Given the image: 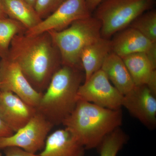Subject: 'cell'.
Masks as SVG:
<instances>
[{"label": "cell", "instance_id": "cell-1", "mask_svg": "<svg viewBox=\"0 0 156 156\" xmlns=\"http://www.w3.org/2000/svg\"><path fill=\"white\" fill-rule=\"evenodd\" d=\"M6 58L16 62L32 87L41 93L62 66L60 53L48 32L34 36L16 35Z\"/></svg>", "mask_w": 156, "mask_h": 156}, {"label": "cell", "instance_id": "cell-2", "mask_svg": "<svg viewBox=\"0 0 156 156\" xmlns=\"http://www.w3.org/2000/svg\"><path fill=\"white\" fill-rule=\"evenodd\" d=\"M121 109L112 110L78 100L75 108L62 125L86 150L98 148L105 137L120 128Z\"/></svg>", "mask_w": 156, "mask_h": 156}, {"label": "cell", "instance_id": "cell-3", "mask_svg": "<svg viewBox=\"0 0 156 156\" xmlns=\"http://www.w3.org/2000/svg\"><path fill=\"white\" fill-rule=\"evenodd\" d=\"M82 71L62 66L42 95L36 109L53 126L62 124L75 108L78 90L85 79Z\"/></svg>", "mask_w": 156, "mask_h": 156}, {"label": "cell", "instance_id": "cell-4", "mask_svg": "<svg viewBox=\"0 0 156 156\" xmlns=\"http://www.w3.org/2000/svg\"><path fill=\"white\" fill-rule=\"evenodd\" d=\"M101 29L100 21L91 16L76 20L63 30L48 31L60 53L62 65L83 71L81 53L87 46L101 37Z\"/></svg>", "mask_w": 156, "mask_h": 156}, {"label": "cell", "instance_id": "cell-5", "mask_svg": "<svg viewBox=\"0 0 156 156\" xmlns=\"http://www.w3.org/2000/svg\"><path fill=\"white\" fill-rule=\"evenodd\" d=\"M154 4V0H104L94 10L93 16L101 23V37L109 39L129 26Z\"/></svg>", "mask_w": 156, "mask_h": 156}, {"label": "cell", "instance_id": "cell-6", "mask_svg": "<svg viewBox=\"0 0 156 156\" xmlns=\"http://www.w3.org/2000/svg\"><path fill=\"white\" fill-rule=\"evenodd\" d=\"M53 126L37 111L29 122L15 134L0 138V149L9 147H17L36 154L44 149L46 139Z\"/></svg>", "mask_w": 156, "mask_h": 156}, {"label": "cell", "instance_id": "cell-7", "mask_svg": "<svg viewBox=\"0 0 156 156\" xmlns=\"http://www.w3.org/2000/svg\"><path fill=\"white\" fill-rule=\"evenodd\" d=\"M123 97L124 95L111 83L101 69L81 84L77 92L78 100L112 110L121 109Z\"/></svg>", "mask_w": 156, "mask_h": 156}, {"label": "cell", "instance_id": "cell-8", "mask_svg": "<svg viewBox=\"0 0 156 156\" xmlns=\"http://www.w3.org/2000/svg\"><path fill=\"white\" fill-rule=\"evenodd\" d=\"M86 0H66L47 18L25 34L34 36L50 31H61L73 22L92 16Z\"/></svg>", "mask_w": 156, "mask_h": 156}, {"label": "cell", "instance_id": "cell-9", "mask_svg": "<svg viewBox=\"0 0 156 156\" xmlns=\"http://www.w3.org/2000/svg\"><path fill=\"white\" fill-rule=\"evenodd\" d=\"M1 91L12 92L35 108L43 94L32 87L19 66L8 58L0 59Z\"/></svg>", "mask_w": 156, "mask_h": 156}, {"label": "cell", "instance_id": "cell-10", "mask_svg": "<svg viewBox=\"0 0 156 156\" xmlns=\"http://www.w3.org/2000/svg\"><path fill=\"white\" fill-rule=\"evenodd\" d=\"M122 106L147 128H155L156 96L147 86H135L124 95Z\"/></svg>", "mask_w": 156, "mask_h": 156}, {"label": "cell", "instance_id": "cell-11", "mask_svg": "<svg viewBox=\"0 0 156 156\" xmlns=\"http://www.w3.org/2000/svg\"><path fill=\"white\" fill-rule=\"evenodd\" d=\"M111 41L112 52L120 57L145 53L156 65V43L151 41L135 29L129 27L120 31Z\"/></svg>", "mask_w": 156, "mask_h": 156}, {"label": "cell", "instance_id": "cell-12", "mask_svg": "<svg viewBox=\"0 0 156 156\" xmlns=\"http://www.w3.org/2000/svg\"><path fill=\"white\" fill-rule=\"evenodd\" d=\"M36 112L35 108L29 105L14 93L0 91V117L13 132L24 127Z\"/></svg>", "mask_w": 156, "mask_h": 156}, {"label": "cell", "instance_id": "cell-13", "mask_svg": "<svg viewBox=\"0 0 156 156\" xmlns=\"http://www.w3.org/2000/svg\"><path fill=\"white\" fill-rule=\"evenodd\" d=\"M121 58L135 86H147L156 96V65L145 53H134Z\"/></svg>", "mask_w": 156, "mask_h": 156}, {"label": "cell", "instance_id": "cell-14", "mask_svg": "<svg viewBox=\"0 0 156 156\" xmlns=\"http://www.w3.org/2000/svg\"><path fill=\"white\" fill-rule=\"evenodd\" d=\"M85 148L67 129H58L48 135L40 156H84Z\"/></svg>", "mask_w": 156, "mask_h": 156}, {"label": "cell", "instance_id": "cell-15", "mask_svg": "<svg viewBox=\"0 0 156 156\" xmlns=\"http://www.w3.org/2000/svg\"><path fill=\"white\" fill-rule=\"evenodd\" d=\"M112 52L111 41L102 37L84 48L81 54L80 61L84 71L85 81L101 69L104 62Z\"/></svg>", "mask_w": 156, "mask_h": 156}, {"label": "cell", "instance_id": "cell-16", "mask_svg": "<svg viewBox=\"0 0 156 156\" xmlns=\"http://www.w3.org/2000/svg\"><path fill=\"white\" fill-rule=\"evenodd\" d=\"M101 69L106 74L111 83L123 95L135 87L122 58L113 52L109 54Z\"/></svg>", "mask_w": 156, "mask_h": 156}, {"label": "cell", "instance_id": "cell-17", "mask_svg": "<svg viewBox=\"0 0 156 156\" xmlns=\"http://www.w3.org/2000/svg\"><path fill=\"white\" fill-rule=\"evenodd\" d=\"M4 12L8 17L22 23L27 30L42 21L34 7L24 0H1Z\"/></svg>", "mask_w": 156, "mask_h": 156}, {"label": "cell", "instance_id": "cell-18", "mask_svg": "<svg viewBox=\"0 0 156 156\" xmlns=\"http://www.w3.org/2000/svg\"><path fill=\"white\" fill-rule=\"evenodd\" d=\"M27 30L17 20L9 17L0 19V59L8 56L11 41L15 36L25 33Z\"/></svg>", "mask_w": 156, "mask_h": 156}, {"label": "cell", "instance_id": "cell-19", "mask_svg": "<svg viewBox=\"0 0 156 156\" xmlns=\"http://www.w3.org/2000/svg\"><path fill=\"white\" fill-rule=\"evenodd\" d=\"M127 141L126 134L117 128L105 138L98 148L100 156H117Z\"/></svg>", "mask_w": 156, "mask_h": 156}, {"label": "cell", "instance_id": "cell-20", "mask_svg": "<svg viewBox=\"0 0 156 156\" xmlns=\"http://www.w3.org/2000/svg\"><path fill=\"white\" fill-rule=\"evenodd\" d=\"M151 41L156 43V12L148 11L140 15L129 25Z\"/></svg>", "mask_w": 156, "mask_h": 156}, {"label": "cell", "instance_id": "cell-21", "mask_svg": "<svg viewBox=\"0 0 156 156\" xmlns=\"http://www.w3.org/2000/svg\"><path fill=\"white\" fill-rule=\"evenodd\" d=\"M66 0H37L34 9L41 19L47 18Z\"/></svg>", "mask_w": 156, "mask_h": 156}, {"label": "cell", "instance_id": "cell-22", "mask_svg": "<svg viewBox=\"0 0 156 156\" xmlns=\"http://www.w3.org/2000/svg\"><path fill=\"white\" fill-rule=\"evenodd\" d=\"M3 149L5 156H40L39 154L29 152L17 147H9Z\"/></svg>", "mask_w": 156, "mask_h": 156}, {"label": "cell", "instance_id": "cell-23", "mask_svg": "<svg viewBox=\"0 0 156 156\" xmlns=\"http://www.w3.org/2000/svg\"><path fill=\"white\" fill-rule=\"evenodd\" d=\"M14 132L6 125L0 117V138L11 136Z\"/></svg>", "mask_w": 156, "mask_h": 156}, {"label": "cell", "instance_id": "cell-24", "mask_svg": "<svg viewBox=\"0 0 156 156\" xmlns=\"http://www.w3.org/2000/svg\"><path fill=\"white\" fill-rule=\"evenodd\" d=\"M104 0H86L87 7L91 13L94 11L98 6Z\"/></svg>", "mask_w": 156, "mask_h": 156}, {"label": "cell", "instance_id": "cell-25", "mask_svg": "<svg viewBox=\"0 0 156 156\" xmlns=\"http://www.w3.org/2000/svg\"><path fill=\"white\" fill-rule=\"evenodd\" d=\"M7 17H8V16H7L3 10L1 0H0V19H3V18H7Z\"/></svg>", "mask_w": 156, "mask_h": 156}, {"label": "cell", "instance_id": "cell-26", "mask_svg": "<svg viewBox=\"0 0 156 156\" xmlns=\"http://www.w3.org/2000/svg\"><path fill=\"white\" fill-rule=\"evenodd\" d=\"M26 2L28 3L31 6L34 8L36 2L37 0H24Z\"/></svg>", "mask_w": 156, "mask_h": 156}, {"label": "cell", "instance_id": "cell-27", "mask_svg": "<svg viewBox=\"0 0 156 156\" xmlns=\"http://www.w3.org/2000/svg\"><path fill=\"white\" fill-rule=\"evenodd\" d=\"M0 150H1V149H0ZM0 156H2V154H1V152H0Z\"/></svg>", "mask_w": 156, "mask_h": 156}]
</instances>
